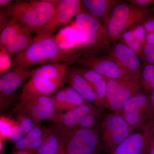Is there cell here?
Here are the masks:
<instances>
[{
    "label": "cell",
    "mask_w": 154,
    "mask_h": 154,
    "mask_svg": "<svg viewBox=\"0 0 154 154\" xmlns=\"http://www.w3.org/2000/svg\"><path fill=\"white\" fill-rule=\"evenodd\" d=\"M70 50L63 49L53 36L45 38L34 37L27 49L12 60V67L32 68L47 63L75 62L80 54Z\"/></svg>",
    "instance_id": "1"
},
{
    "label": "cell",
    "mask_w": 154,
    "mask_h": 154,
    "mask_svg": "<svg viewBox=\"0 0 154 154\" xmlns=\"http://www.w3.org/2000/svg\"><path fill=\"white\" fill-rule=\"evenodd\" d=\"M68 63L45 64L32 69L22 94L50 96L63 88L67 82Z\"/></svg>",
    "instance_id": "2"
},
{
    "label": "cell",
    "mask_w": 154,
    "mask_h": 154,
    "mask_svg": "<svg viewBox=\"0 0 154 154\" xmlns=\"http://www.w3.org/2000/svg\"><path fill=\"white\" fill-rule=\"evenodd\" d=\"M59 0L17 1L1 9L11 18H14L31 33L45 25L52 17Z\"/></svg>",
    "instance_id": "3"
},
{
    "label": "cell",
    "mask_w": 154,
    "mask_h": 154,
    "mask_svg": "<svg viewBox=\"0 0 154 154\" xmlns=\"http://www.w3.org/2000/svg\"><path fill=\"white\" fill-rule=\"evenodd\" d=\"M149 14L147 9L119 1L103 23L109 44L117 41L127 30L142 24Z\"/></svg>",
    "instance_id": "4"
},
{
    "label": "cell",
    "mask_w": 154,
    "mask_h": 154,
    "mask_svg": "<svg viewBox=\"0 0 154 154\" xmlns=\"http://www.w3.org/2000/svg\"><path fill=\"white\" fill-rule=\"evenodd\" d=\"M99 125L97 129L100 146L105 152L110 154L133 131L117 112L106 114Z\"/></svg>",
    "instance_id": "5"
},
{
    "label": "cell",
    "mask_w": 154,
    "mask_h": 154,
    "mask_svg": "<svg viewBox=\"0 0 154 154\" xmlns=\"http://www.w3.org/2000/svg\"><path fill=\"white\" fill-rule=\"evenodd\" d=\"M60 128L62 135L61 154H92L100 146L96 128Z\"/></svg>",
    "instance_id": "6"
},
{
    "label": "cell",
    "mask_w": 154,
    "mask_h": 154,
    "mask_svg": "<svg viewBox=\"0 0 154 154\" xmlns=\"http://www.w3.org/2000/svg\"><path fill=\"white\" fill-rule=\"evenodd\" d=\"M75 25L82 41L88 49L94 52L108 46L104 25L83 8L75 16Z\"/></svg>",
    "instance_id": "7"
},
{
    "label": "cell",
    "mask_w": 154,
    "mask_h": 154,
    "mask_svg": "<svg viewBox=\"0 0 154 154\" xmlns=\"http://www.w3.org/2000/svg\"><path fill=\"white\" fill-rule=\"evenodd\" d=\"M14 112L30 117L37 125L52 120L57 110L51 96L21 94Z\"/></svg>",
    "instance_id": "8"
},
{
    "label": "cell",
    "mask_w": 154,
    "mask_h": 154,
    "mask_svg": "<svg viewBox=\"0 0 154 154\" xmlns=\"http://www.w3.org/2000/svg\"><path fill=\"white\" fill-rule=\"evenodd\" d=\"M75 63L77 66L94 71L107 80H132L108 54L107 55H101L95 52L88 51L81 54Z\"/></svg>",
    "instance_id": "9"
},
{
    "label": "cell",
    "mask_w": 154,
    "mask_h": 154,
    "mask_svg": "<svg viewBox=\"0 0 154 154\" xmlns=\"http://www.w3.org/2000/svg\"><path fill=\"white\" fill-rule=\"evenodd\" d=\"M83 8L82 1L59 0L51 18L35 30V37L45 38L54 36L60 28L68 24Z\"/></svg>",
    "instance_id": "10"
},
{
    "label": "cell",
    "mask_w": 154,
    "mask_h": 154,
    "mask_svg": "<svg viewBox=\"0 0 154 154\" xmlns=\"http://www.w3.org/2000/svg\"><path fill=\"white\" fill-rule=\"evenodd\" d=\"M140 82L132 80L108 79L106 100L107 107L113 112L122 109L131 97L140 92Z\"/></svg>",
    "instance_id": "11"
},
{
    "label": "cell",
    "mask_w": 154,
    "mask_h": 154,
    "mask_svg": "<svg viewBox=\"0 0 154 154\" xmlns=\"http://www.w3.org/2000/svg\"><path fill=\"white\" fill-rule=\"evenodd\" d=\"M117 113L123 117L133 131L148 119L154 118L150 107L149 97L141 92L131 97Z\"/></svg>",
    "instance_id": "12"
},
{
    "label": "cell",
    "mask_w": 154,
    "mask_h": 154,
    "mask_svg": "<svg viewBox=\"0 0 154 154\" xmlns=\"http://www.w3.org/2000/svg\"><path fill=\"white\" fill-rule=\"evenodd\" d=\"M154 135V118L133 131L111 154H147Z\"/></svg>",
    "instance_id": "13"
},
{
    "label": "cell",
    "mask_w": 154,
    "mask_h": 154,
    "mask_svg": "<svg viewBox=\"0 0 154 154\" xmlns=\"http://www.w3.org/2000/svg\"><path fill=\"white\" fill-rule=\"evenodd\" d=\"M32 68L12 67L0 78V107L5 110L10 106L17 89L29 79Z\"/></svg>",
    "instance_id": "14"
},
{
    "label": "cell",
    "mask_w": 154,
    "mask_h": 154,
    "mask_svg": "<svg viewBox=\"0 0 154 154\" xmlns=\"http://www.w3.org/2000/svg\"><path fill=\"white\" fill-rule=\"evenodd\" d=\"M108 54L131 79L140 82L143 65L134 51L118 42L113 43Z\"/></svg>",
    "instance_id": "15"
},
{
    "label": "cell",
    "mask_w": 154,
    "mask_h": 154,
    "mask_svg": "<svg viewBox=\"0 0 154 154\" xmlns=\"http://www.w3.org/2000/svg\"><path fill=\"white\" fill-rule=\"evenodd\" d=\"M67 82L87 102L96 107H101L100 101L91 85L80 74L75 66L69 67L67 74Z\"/></svg>",
    "instance_id": "16"
},
{
    "label": "cell",
    "mask_w": 154,
    "mask_h": 154,
    "mask_svg": "<svg viewBox=\"0 0 154 154\" xmlns=\"http://www.w3.org/2000/svg\"><path fill=\"white\" fill-rule=\"evenodd\" d=\"M51 97L58 112H66L81 105L91 104L70 86L61 88Z\"/></svg>",
    "instance_id": "17"
},
{
    "label": "cell",
    "mask_w": 154,
    "mask_h": 154,
    "mask_svg": "<svg viewBox=\"0 0 154 154\" xmlns=\"http://www.w3.org/2000/svg\"><path fill=\"white\" fill-rule=\"evenodd\" d=\"M96 106L91 104L81 105L64 112H57L52 118L55 126L65 128L78 127L80 121L91 112Z\"/></svg>",
    "instance_id": "18"
},
{
    "label": "cell",
    "mask_w": 154,
    "mask_h": 154,
    "mask_svg": "<svg viewBox=\"0 0 154 154\" xmlns=\"http://www.w3.org/2000/svg\"><path fill=\"white\" fill-rule=\"evenodd\" d=\"M75 67L94 89L99 98L101 107L108 108L106 100L107 79L92 70L79 66Z\"/></svg>",
    "instance_id": "19"
},
{
    "label": "cell",
    "mask_w": 154,
    "mask_h": 154,
    "mask_svg": "<svg viewBox=\"0 0 154 154\" xmlns=\"http://www.w3.org/2000/svg\"><path fill=\"white\" fill-rule=\"evenodd\" d=\"M62 135L60 128H45L44 139L37 154H61Z\"/></svg>",
    "instance_id": "20"
},
{
    "label": "cell",
    "mask_w": 154,
    "mask_h": 154,
    "mask_svg": "<svg viewBox=\"0 0 154 154\" xmlns=\"http://www.w3.org/2000/svg\"><path fill=\"white\" fill-rule=\"evenodd\" d=\"M83 8L91 16L101 23L104 22L113 7L118 2L116 0H83Z\"/></svg>",
    "instance_id": "21"
},
{
    "label": "cell",
    "mask_w": 154,
    "mask_h": 154,
    "mask_svg": "<svg viewBox=\"0 0 154 154\" xmlns=\"http://www.w3.org/2000/svg\"><path fill=\"white\" fill-rule=\"evenodd\" d=\"M45 129L40 123L36 125L30 132L15 144V148L21 152L37 150L44 139Z\"/></svg>",
    "instance_id": "22"
},
{
    "label": "cell",
    "mask_w": 154,
    "mask_h": 154,
    "mask_svg": "<svg viewBox=\"0 0 154 154\" xmlns=\"http://www.w3.org/2000/svg\"><path fill=\"white\" fill-rule=\"evenodd\" d=\"M31 32L25 28L5 49L1 51L5 53L9 58L14 59L28 48L32 43L34 37Z\"/></svg>",
    "instance_id": "23"
},
{
    "label": "cell",
    "mask_w": 154,
    "mask_h": 154,
    "mask_svg": "<svg viewBox=\"0 0 154 154\" xmlns=\"http://www.w3.org/2000/svg\"><path fill=\"white\" fill-rule=\"evenodd\" d=\"M17 125L14 128L9 140L16 144L33 129L36 124L32 119L26 116L17 114Z\"/></svg>",
    "instance_id": "24"
},
{
    "label": "cell",
    "mask_w": 154,
    "mask_h": 154,
    "mask_svg": "<svg viewBox=\"0 0 154 154\" xmlns=\"http://www.w3.org/2000/svg\"><path fill=\"white\" fill-rule=\"evenodd\" d=\"M25 28V26L19 20L14 18H11L8 25L1 31V51L5 49Z\"/></svg>",
    "instance_id": "25"
},
{
    "label": "cell",
    "mask_w": 154,
    "mask_h": 154,
    "mask_svg": "<svg viewBox=\"0 0 154 154\" xmlns=\"http://www.w3.org/2000/svg\"><path fill=\"white\" fill-rule=\"evenodd\" d=\"M106 114L102 107H96L91 112L81 119L77 128H94L100 121H102Z\"/></svg>",
    "instance_id": "26"
},
{
    "label": "cell",
    "mask_w": 154,
    "mask_h": 154,
    "mask_svg": "<svg viewBox=\"0 0 154 154\" xmlns=\"http://www.w3.org/2000/svg\"><path fill=\"white\" fill-rule=\"evenodd\" d=\"M117 41L125 45L134 51L140 58L141 57L143 45L135 36L131 29L127 30L122 33Z\"/></svg>",
    "instance_id": "27"
},
{
    "label": "cell",
    "mask_w": 154,
    "mask_h": 154,
    "mask_svg": "<svg viewBox=\"0 0 154 154\" xmlns=\"http://www.w3.org/2000/svg\"><path fill=\"white\" fill-rule=\"evenodd\" d=\"M140 84L147 91H154V65L145 63L141 72Z\"/></svg>",
    "instance_id": "28"
},
{
    "label": "cell",
    "mask_w": 154,
    "mask_h": 154,
    "mask_svg": "<svg viewBox=\"0 0 154 154\" xmlns=\"http://www.w3.org/2000/svg\"><path fill=\"white\" fill-rule=\"evenodd\" d=\"M17 120L2 116L0 117V140H8L12 131L17 125Z\"/></svg>",
    "instance_id": "29"
},
{
    "label": "cell",
    "mask_w": 154,
    "mask_h": 154,
    "mask_svg": "<svg viewBox=\"0 0 154 154\" xmlns=\"http://www.w3.org/2000/svg\"><path fill=\"white\" fill-rule=\"evenodd\" d=\"M141 58L147 63L154 65V44L146 43L144 45Z\"/></svg>",
    "instance_id": "30"
},
{
    "label": "cell",
    "mask_w": 154,
    "mask_h": 154,
    "mask_svg": "<svg viewBox=\"0 0 154 154\" xmlns=\"http://www.w3.org/2000/svg\"><path fill=\"white\" fill-rule=\"evenodd\" d=\"M135 36L139 39L143 45V46L146 43V36L147 32L145 30L142 25H138L131 29Z\"/></svg>",
    "instance_id": "31"
},
{
    "label": "cell",
    "mask_w": 154,
    "mask_h": 154,
    "mask_svg": "<svg viewBox=\"0 0 154 154\" xmlns=\"http://www.w3.org/2000/svg\"><path fill=\"white\" fill-rule=\"evenodd\" d=\"M128 2L134 7L140 8H146V6L154 3L153 0H130Z\"/></svg>",
    "instance_id": "32"
},
{
    "label": "cell",
    "mask_w": 154,
    "mask_h": 154,
    "mask_svg": "<svg viewBox=\"0 0 154 154\" xmlns=\"http://www.w3.org/2000/svg\"><path fill=\"white\" fill-rule=\"evenodd\" d=\"M142 25L147 33L154 32V18L146 19Z\"/></svg>",
    "instance_id": "33"
},
{
    "label": "cell",
    "mask_w": 154,
    "mask_h": 154,
    "mask_svg": "<svg viewBox=\"0 0 154 154\" xmlns=\"http://www.w3.org/2000/svg\"><path fill=\"white\" fill-rule=\"evenodd\" d=\"M146 41V43L154 44V32L147 33Z\"/></svg>",
    "instance_id": "34"
},
{
    "label": "cell",
    "mask_w": 154,
    "mask_h": 154,
    "mask_svg": "<svg viewBox=\"0 0 154 154\" xmlns=\"http://www.w3.org/2000/svg\"><path fill=\"white\" fill-rule=\"evenodd\" d=\"M13 1L11 0H0V7L1 8H6L13 3Z\"/></svg>",
    "instance_id": "35"
},
{
    "label": "cell",
    "mask_w": 154,
    "mask_h": 154,
    "mask_svg": "<svg viewBox=\"0 0 154 154\" xmlns=\"http://www.w3.org/2000/svg\"><path fill=\"white\" fill-rule=\"evenodd\" d=\"M149 154H154V135L150 144Z\"/></svg>",
    "instance_id": "36"
},
{
    "label": "cell",
    "mask_w": 154,
    "mask_h": 154,
    "mask_svg": "<svg viewBox=\"0 0 154 154\" xmlns=\"http://www.w3.org/2000/svg\"><path fill=\"white\" fill-rule=\"evenodd\" d=\"M17 154H28L25 152H20Z\"/></svg>",
    "instance_id": "37"
}]
</instances>
